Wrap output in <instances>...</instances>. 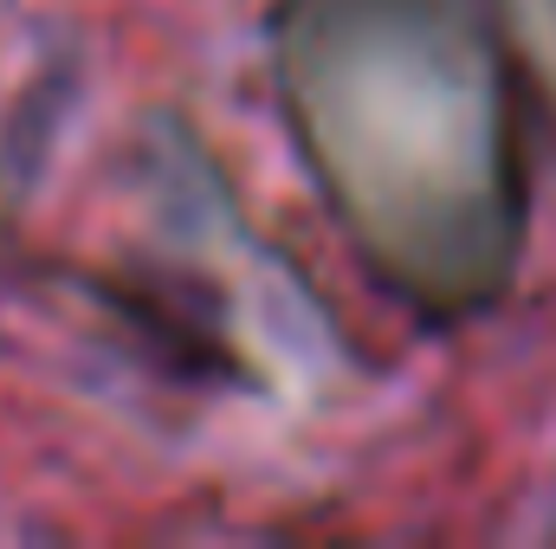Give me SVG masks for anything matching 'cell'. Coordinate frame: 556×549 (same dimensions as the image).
Masks as SVG:
<instances>
[{"instance_id":"cell-1","label":"cell","mask_w":556,"mask_h":549,"mask_svg":"<svg viewBox=\"0 0 556 549\" xmlns=\"http://www.w3.org/2000/svg\"><path fill=\"white\" fill-rule=\"evenodd\" d=\"M298 149L363 259L420 310L492 304L525 240L505 59L472 0H278Z\"/></svg>"},{"instance_id":"cell-2","label":"cell","mask_w":556,"mask_h":549,"mask_svg":"<svg viewBox=\"0 0 556 549\" xmlns=\"http://www.w3.org/2000/svg\"><path fill=\"white\" fill-rule=\"evenodd\" d=\"M511 26H518L531 65L544 72V85L556 98V0H511Z\"/></svg>"}]
</instances>
